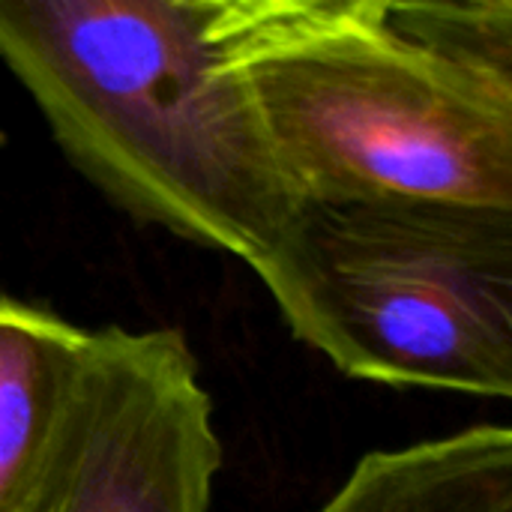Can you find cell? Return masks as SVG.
I'll use <instances>...</instances> for the list:
<instances>
[{
  "label": "cell",
  "mask_w": 512,
  "mask_h": 512,
  "mask_svg": "<svg viewBox=\"0 0 512 512\" xmlns=\"http://www.w3.org/2000/svg\"><path fill=\"white\" fill-rule=\"evenodd\" d=\"M87 333L48 309L0 297V512L27 507Z\"/></svg>",
  "instance_id": "obj_6"
},
{
  "label": "cell",
  "mask_w": 512,
  "mask_h": 512,
  "mask_svg": "<svg viewBox=\"0 0 512 512\" xmlns=\"http://www.w3.org/2000/svg\"><path fill=\"white\" fill-rule=\"evenodd\" d=\"M216 0H0V63L120 210L258 264L306 204L210 36Z\"/></svg>",
  "instance_id": "obj_1"
},
{
  "label": "cell",
  "mask_w": 512,
  "mask_h": 512,
  "mask_svg": "<svg viewBox=\"0 0 512 512\" xmlns=\"http://www.w3.org/2000/svg\"><path fill=\"white\" fill-rule=\"evenodd\" d=\"M252 270L342 375L510 399L512 210L306 201Z\"/></svg>",
  "instance_id": "obj_3"
},
{
  "label": "cell",
  "mask_w": 512,
  "mask_h": 512,
  "mask_svg": "<svg viewBox=\"0 0 512 512\" xmlns=\"http://www.w3.org/2000/svg\"><path fill=\"white\" fill-rule=\"evenodd\" d=\"M390 18L444 60L512 90L510 0H387Z\"/></svg>",
  "instance_id": "obj_7"
},
{
  "label": "cell",
  "mask_w": 512,
  "mask_h": 512,
  "mask_svg": "<svg viewBox=\"0 0 512 512\" xmlns=\"http://www.w3.org/2000/svg\"><path fill=\"white\" fill-rule=\"evenodd\" d=\"M222 444L177 330L87 333L24 512H210Z\"/></svg>",
  "instance_id": "obj_4"
},
{
  "label": "cell",
  "mask_w": 512,
  "mask_h": 512,
  "mask_svg": "<svg viewBox=\"0 0 512 512\" xmlns=\"http://www.w3.org/2000/svg\"><path fill=\"white\" fill-rule=\"evenodd\" d=\"M318 512H512L510 426L372 450Z\"/></svg>",
  "instance_id": "obj_5"
},
{
  "label": "cell",
  "mask_w": 512,
  "mask_h": 512,
  "mask_svg": "<svg viewBox=\"0 0 512 512\" xmlns=\"http://www.w3.org/2000/svg\"><path fill=\"white\" fill-rule=\"evenodd\" d=\"M210 36L303 201L512 210V90L387 0H216Z\"/></svg>",
  "instance_id": "obj_2"
}]
</instances>
